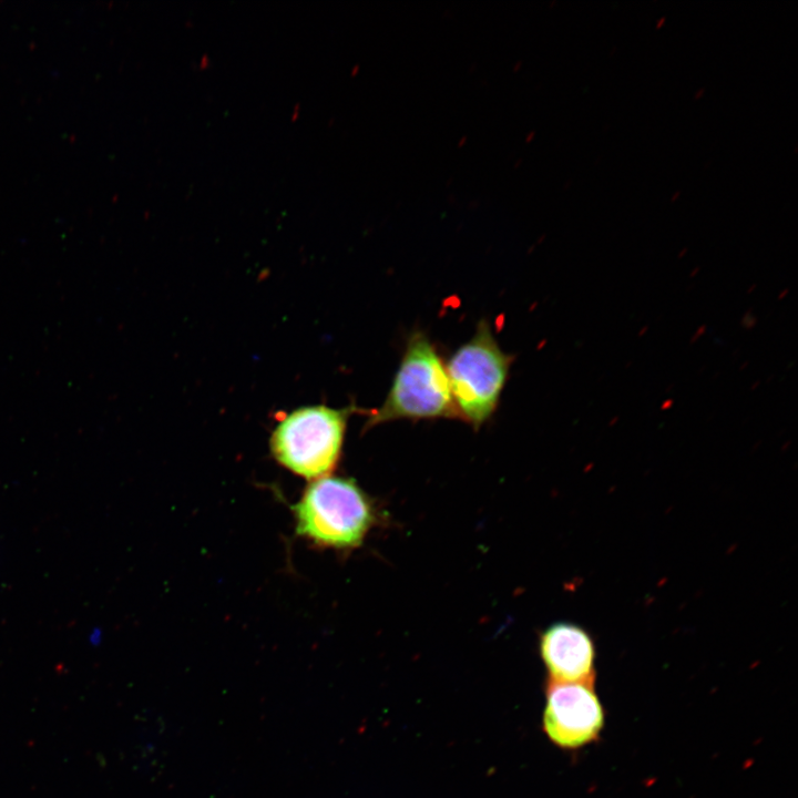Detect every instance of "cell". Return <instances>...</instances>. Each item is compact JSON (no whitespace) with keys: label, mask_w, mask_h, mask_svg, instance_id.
<instances>
[{"label":"cell","mask_w":798,"mask_h":798,"mask_svg":"<svg viewBox=\"0 0 798 798\" xmlns=\"http://www.w3.org/2000/svg\"><path fill=\"white\" fill-rule=\"evenodd\" d=\"M207 62H208L207 55L204 54V55L202 57V59H201V65H202V66H206Z\"/></svg>","instance_id":"9c48e42d"},{"label":"cell","mask_w":798,"mask_h":798,"mask_svg":"<svg viewBox=\"0 0 798 798\" xmlns=\"http://www.w3.org/2000/svg\"><path fill=\"white\" fill-rule=\"evenodd\" d=\"M293 511L298 534L337 549L359 545L374 521L368 498L352 480L340 477L313 481Z\"/></svg>","instance_id":"7a4b0ae2"},{"label":"cell","mask_w":798,"mask_h":798,"mask_svg":"<svg viewBox=\"0 0 798 798\" xmlns=\"http://www.w3.org/2000/svg\"><path fill=\"white\" fill-rule=\"evenodd\" d=\"M665 21V17H662L659 21L657 22L656 27L659 28L661 24Z\"/></svg>","instance_id":"30bf717a"},{"label":"cell","mask_w":798,"mask_h":798,"mask_svg":"<svg viewBox=\"0 0 798 798\" xmlns=\"http://www.w3.org/2000/svg\"><path fill=\"white\" fill-rule=\"evenodd\" d=\"M672 405H673V400H672V399H668V400H666V401H664V402L662 403L661 409H662V410L668 409Z\"/></svg>","instance_id":"ba28073f"},{"label":"cell","mask_w":798,"mask_h":798,"mask_svg":"<svg viewBox=\"0 0 798 798\" xmlns=\"http://www.w3.org/2000/svg\"><path fill=\"white\" fill-rule=\"evenodd\" d=\"M703 93H704V89L699 90V91L696 93L695 98L698 99L699 95L702 96Z\"/></svg>","instance_id":"8fae6325"},{"label":"cell","mask_w":798,"mask_h":798,"mask_svg":"<svg viewBox=\"0 0 798 798\" xmlns=\"http://www.w3.org/2000/svg\"><path fill=\"white\" fill-rule=\"evenodd\" d=\"M459 419L446 362L421 330L408 337L402 358L382 405L369 411L366 427L398 419Z\"/></svg>","instance_id":"6da1fadb"},{"label":"cell","mask_w":798,"mask_h":798,"mask_svg":"<svg viewBox=\"0 0 798 798\" xmlns=\"http://www.w3.org/2000/svg\"><path fill=\"white\" fill-rule=\"evenodd\" d=\"M352 409L325 406L297 409L275 428L270 448L286 469L306 479H319L335 469Z\"/></svg>","instance_id":"277c9868"},{"label":"cell","mask_w":798,"mask_h":798,"mask_svg":"<svg viewBox=\"0 0 798 798\" xmlns=\"http://www.w3.org/2000/svg\"><path fill=\"white\" fill-rule=\"evenodd\" d=\"M101 640V631L100 628H94L90 634V642L93 644H98Z\"/></svg>","instance_id":"52a82bcc"},{"label":"cell","mask_w":798,"mask_h":798,"mask_svg":"<svg viewBox=\"0 0 798 798\" xmlns=\"http://www.w3.org/2000/svg\"><path fill=\"white\" fill-rule=\"evenodd\" d=\"M514 357L504 352L489 323L482 319L474 335L446 362L459 419L474 428L494 413Z\"/></svg>","instance_id":"3957f363"},{"label":"cell","mask_w":798,"mask_h":798,"mask_svg":"<svg viewBox=\"0 0 798 798\" xmlns=\"http://www.w3.org/2000/svg\"><path fill=\"white\" fill-rule=\"evenodd\" d=\"M540 654L549 681L595 683L596 648L583 627L567 622L552 624L541 634Z\"/></svg>","instance_id":"8992f818"},{"label":"cell","mask_w":798,"mask_h":798,"mask_svg":"<svg viewBox=\"0 0 798 798\" xmlns=\"http://www.w3.org/2000/svg\"><path fill=\"white\" fill-rule=\"evenodd\" d=\"M605 725V712L589 683L546 682L543 732L559 748L575 750L595 743Z\"/></svg>","instance_id":"5b68a950"}]
</instances>
